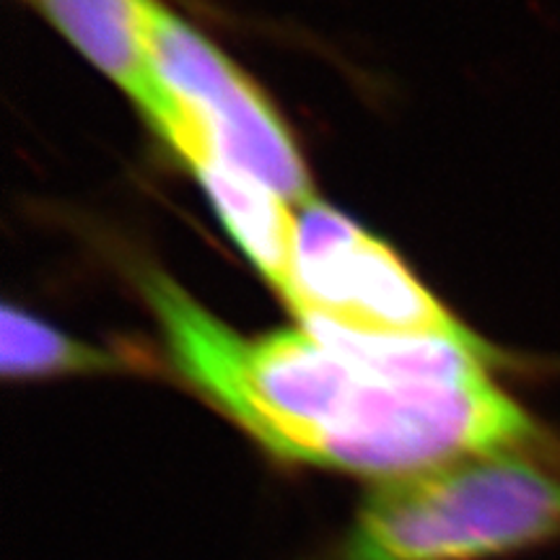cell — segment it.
I'll return each mask as SVG.
<instances>
[{
	"label": "cell",
	"instance_id": "2",
	"mask_svg": "<svg viewBox=\"0 0 560 560\" xmlns=\"http://www.w3.org/2000/svg\"><path fill=\"white\" fill-rule=\"evenodd\" d=\"M558 542L560 452H499L376 482L314 560H511Z\"/></svg>",
	"mask_w": 560,
	"mask_h": 560
},
{
	"label": "cell",
	"instance_id": "1",
	"mask_svg": "<svg viewBox=\"0 0 560 560\" xmlns=\"http://www.w3.org/2000/svg\"><path fill=\"white\" fill-rule=\"evenodd\" d=\"M143 289L182 374L280 459L384 482L478 454L550 450L490 380L389 382L306 330L242 338L161 272Z\"/></svg>",
	"mask_w": 560,
	"mask_h": 560
},
{
	"label": "cell",
	"instance_id": "6",
	"mask_svg": "<svg viewBox=\"0 0 560 560\" xmlns=\"http://www.w3.org/2000/svg\"><path fill=\"white\" fill-rule=\"evenodd\" d=\"M34 3L96 68L120 83L140 109L151 102L159 79L145 50L149 0H34Z\"/></svg>",
	"mask_w": 560,
	"mask_h": 560
},
{
	"label": "cell",
	"instance_id": "5",
	"mask_svg": "<svg viewBox=\"0 0 560 560\" xmlns=\"http://www.w3.org/2000/svg\"><path fill=\"white\" fill-rule=\"evenodd\" d=\"M174 151L200 179L215 213L244 255L268 278L272 289L289 299L296 249V215L285 206L289 200L240 166L229 164L200 130L182 138Z\"/></svg>",
	"mask_w": 560,
	"mask_h": 560
},
{
	"label": "cell",
	"instance_id": "3",
	"mask_svg": "<svg viewBox=\"0 0 560 560\" xmlns=\"http://www.w3.org/2000/svg\"><path fill=\"white\" fill-rule=\"evenodd\" d=\"M296 215L293 312L359 332L482 342L420 285L387 244L312 200Z\"/></svg>",
	"mask_w": 560,
	"mask_h": 560
},
{
	"label": "cell",
	"instance_id": "4",
	"mask_svg": "<svg viewBox=\"0 0 560 560\" xmlns=\"http://www.w3.org/2000/svg\"><path fill=\"white\" fill-rule=\"evenodd\" d=\"M145 50L215 151L289 202H312L310 174L285 125L247 75L161 0L145 9Z\"/></svg>",
	"mask_w": 560,
	"mask_h": 560
},
{
	"label": "cell",
	"instance_id": "7",
	"mask_svg": "<svg viewBox=\"0 0 560 560\" xmlns=\"http://www.w3.org/2000/svg\"><path fill=\"white\" fill-rule=\"evenodd\" d=\"M107 350L91 348L55 330L52 325L32 317L16 306H3V346H0V369L5 376H50L70 371H102L117 366Z\"/></svg>",
	"mask_w": 560,
	"mask_h": 560
}]
</instances>
